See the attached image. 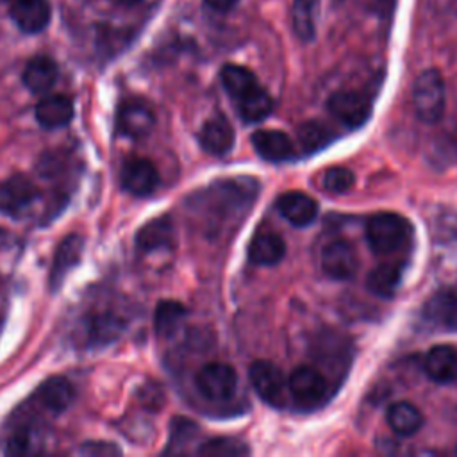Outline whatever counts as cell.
Listing matches in <instances>:
<instances>
[{
  "label": "cell",
  "instance_id": "obj_1",
  "mask_svg": "<svg viewBox=\"0 0 457 457\" xmlns=\"http://www.w3.org/2000/svg\"><path fill=\"white\" fill-rule=\"evenodd\" d=\"M259 193V182L248 177L214 182L195 198V207L202 212L207 230H225L237 227L252 209Z\"/></svg>",
  "mask_w": 457,
  "mask_h": 457
},
{
  "label": "cell",
  "instance_id": "obj_2",
  "mask_svg": "<svg viewBox=\"0 0 457 457\" xmlns=\"http://www.w3.org/2000/svg\"><path fill=\"white\" fill-rule=\"evenodd\" d=\"M411 232L409 221L398 212H377L366 221V241L377 255H389L400 250Z\"/></svg>",
  "mask_w": 457,
  "mask_h": 457
},
{
  "label": "cell",
  "instance_id": "obj_3",
  "mask_svg": "<svg viewBox=\"0 0 457 457\" xmlns=\"http://www.w3.org/2000/svg\"><path fill=\"white\" fill-rule=\"evenodd\" d=\"M412 105L421 121L436 123L441 120L446 105V89L437 70H425L418 75L412 86Z\"/></svg>",
  "mask_w": 457,
  "mask_h": 457
},
{
  "label": "cell",
  "instance_id": "obj_4",
  "mask_svg": "<svg viewBox=\"0 0 457 457\" xmlns=\"http://www.w3.org/2000/svg\"><path fill=\"white\" fill-rule=\"evenodd\" d=\"M198 393L211 402H225L237 389V373L230 364L207 362L195 375Z\"/></svg>",
  "mask_w": 457,
  "mask_h": 457
},
{
  "label": "cell",
  "instance_id": "obj_5",
  "mask_svg": "<svg viewBox=\"0 0 457 457\" xmlns=\"http://www.w3.org/2000/svg\"><path fill=\"white\" fill-rule=\"evenodd\" d=\"M248 377L253 391L262 402L271 407H284L289 391L287 378L277 364L270 361H255L248 370Z\"/></svg>",
  "mask_w": 457,
  "mask_h": 457
},
{
  "label": "cell",
  "instance_id": "obj_6",
  "mask_svg": "<svg viewBox=\"0 0 457 457\" xmlns=\"http://www.w3.org/2000/svg\"><path fill=\"white\" fill-rule=\"evenodd\" d=\"M291 396L303 407L320 405L328 395V382L321 371L312 366H298L287 378Z\"/></svg>",
  "mask_w": 457,
  "mask_h": 457
},
{
  "label": "cell",
  "instance_id": "obj_7",
  "mask_svg": "<svg viewBox=\"0 0 457 457\" xmlns=\"http://www.w3.org/2000/svg\"><path fill=\"white\" fill-rule=\"evenodd\" d=\"M321 270L336 280H348L357 273L359 257L353 245L346 239H332L320 252Z\"/></svg>",
  "mask_w": 457,
  "mask_h": 457
},
{
  "label": "cell",
  "instance_id": "obj_8",
  "mask_svg": "<svg viewBox=\"0 0 457 457\" xmlns=\"http://www.w3.org/2000/svg\"><path fill=\"white\" fill-rule=\"evenodd\" d=\"M37 196L36 186L25 175H12L0 186V211L20 218L32 209Z\"/></svg>",
  "mask_w": 457,
  "mask_h": 457
},
{
  "label": "cell",
  "instance_id": "obj_9",
  "mask_svg": "<svg viewBox=\"0 0 457 457\" xmlns=\"http://www.w3.org/2000/svg\"><path fill=\"white\" fill-rule=\"evenodd\" d=\"M328 111L348 129H357L366 123L371 107L364 95L352 89H341L330 95Z\"/></svg>",
  "mask_w": 457,
  "mask_h": 457
},
{
  "label": "cell",
  "instance_id": "obj_10",
  "mask_svg": "<svg viewBox=\"0 0 457 457\" xmlns=\"http://www.w3.org/2000/svg\"><path fill=\"white\" fill-rule=\"evenodd\" d=\"M155 116L152 107L143 100H127L120 105L116 114V127L129 137H145L152 132Z\"/></svg>",
  "mask_w": 457,
  "mask_h": 457
},
{
  "label": "cell",
  "instance_id": "obj_11",
  "mask_svg": "<svg viewBox=\"0 0 457 457\" xmlns=\"http://www.w3.org/2000/svg\"><path fill=\"white\" fill-rule=\"evenodd\" d=\"M252 145L255 152L270 162H280L287 161L295 155V143L293 139L275 129H261L252 134Z\"/></svg>",
  "mask_w": 457,
  "mask_h": 457
},
{
  "label": "cell",
  "instance_id": "obj_12",
  "mask_svg": "<svg viewBox=\"0 0 457 457\" xmlns=\"http://www.w3.org/2000/svg\"><path fill=\"white\" fill-rule=\"evenodd\" d=\"M121 184L136 196H148L159 186L157 168L146 159H132L121 170Z\"/></svg>",
  "mask_w": 457,
  "mask_h": 457
},
{
  "label": "cell",
  "instance_id": "obj_13",
  "mask_svg": "<svg viewBox=\"0 0 457 457\" xmlns=\"http://www.w3.org/2000/svg\"><path fill=\"white\" fill-rule=\"evenodd\" d=\"M278 212L295 227H307L318 216V204L303 191H286L277 198Z\"/></svg>",
  "mask_w": 457,
  "mask_h": 457
},
{
  "label": "cell",
  "instance_id": "obj_14",
  "mask_svg": "<svg viewBox=\"0 0 457 457\" xmlns=\"http://www.w3.org/2000/svg\"><path fill=\"white\" fill-rule=\"evenodd\" d=\"M425 318L445 330H457V286L439 289L425 305Z\"/></svg>",
  "mask_w": 457,
  "mask_h": 457
},
{
  "label": "cell",
  "instance_id": "obj_15",
  "mask_svg": "<svg viewBox=\"0 0 457 457\" xmlns=\"http://www.w3.org/2000/svg\"><path fill=\"white\" fill-rule=\"evenodd\" d=\"M198 139L205 152L212 155H225L234 146V129L223 114H214L202 125Z\"/></svg>",
  "mask_w": 457,
  "mask_h": 457
},
{
  "label": "cell",
  "instance_id": "obj_16",
  "mask_svg": "<svg viewBox=\"0 0 457 457\" xmlns=\"http://www.w3.org/2000/svg\"><path fill=\"white\" fill-rule=\"evenodd\" d=\"M11 18L27 34L41 32L50 21V4L46 0H12Z\"/></svg>",
  "mask_w": 457,
  "mask_h": 457
},
{
  "label": "cell",
  "instance_id": "obj_17",
  "mask_svg": "<svg viewBox=\"0 0 457 457\" xmlns=\"http://www.w3.org/2000/svg\"><path fill=\"white\" fill-rule=\"evenodd\" d=\"M173 243H175V228L168 214L150 220L146 225L139 228L136 236V246L143 252L171 248Z\"/></svg>",
  "mask_w": 457,
  "mask_h": 457
},
{
  "label": "cell",
  "instance_id": "obj_18",
  "mask_svg": "<svg viewBox=\"0 0 457 457\" xmlns=\"http://www.w3.org/2000/svg\"><path fill=\"white\" fill-rule=\"evenodd\" d=\"M425 373L437 384H450L457 378V350L448 345L432 346L423 361Z\"/></svg>",
  "mask_w": 457,
  "mask_h": 457
},
{
  "label": "cell",
  "instance_id": "obj_19",
  "mask_svg": "<svg viewBox=\"0 0 457 457\" xmlns=\"http://www.w3.org/2000/svg\"><path fill=\"white\" fill-rule=\"evenodd\" d=\"M82 250H84V239L79 234H71L62 239V243L59 245L57 252H55L54 264L50 270L52 289L59 287L62 284L64 277L70 273V270L79 264Z\"/></svg>",
  "mask_w": 457,
  "mask_h": 457
},
{
  "label": "cell",
  "instance_id": "obj_20",
  "mask_svg": "<svg viewBox=\"0 0 457 457\" xmlns=\"http://www.w3.org/2000/svg\"><path fill=\"white\" fill-rule=\"evenodd\" d=\"M73 102L66 95L43 96L36 105V120L45 129H59L71 121Z\"/></svg>",
  "mask_w": 457,
  "mask_h": 457
},
{
  "label": "cell",
  "instance_id": "obj_21",
  "mask_svg": "<svg viewBox=\"0 0 457 457\" xmlns=\"http://www.w3.org/2000/svg\"><path fill=\"white\" fill-rule=\"evenodd\" d=\"M286 255V243L275 232H257L248 246V259L257 266H273Z\"/></svg>",
  "mask_w": 457,
  "mask_h": 457
},
{
  "label": "cell",
  "instance_id": "obj_22",
  "mask_svg": "<svg viewBox=\"0 0 457 457\" xmlns=\"http://www.w3.org/2000/svg\"><path fill=\"white\" fill-rule=\"evenodd\" d=\"M59 77V70L54 59L46 55L32 57L23 70V84L36 95H43L52 89Z\"/></svg>",
  "mask_w": 457,
  "mask_h": 457
},
{
  "label": "cell",
  "instance_id": "obj_23",
  "mask_svg": "<svg viewBox=\"0 0 457 457\" xmlns=\"http://www.w3.org/2000/svg\"><path fill=\"white\" fill-rule=\"evenodd\" d=\"M36 400L43 405V409L59 414L71 403L73 387L64 377H50L37 387Z\"/></svg>",
  "mask_w": 457,
  "mask_h": 457
},
{
  "label": "cell",
  "instance_id": "obj_24",
  "mask_svg": "<svg viewBox=\"0 0 457 457\" xmlns=\"http://www.w3.org/2000/svg\"><path fill=\"white\" fill-rule=\"evenodd\" d=\"M403 275V266L400 262L395 261H387L382 262L378 266H375L368 277H366V286L368 289L380 298H391L402 280Z\"/></svg>",
  "mask_w": 457,
  "mask_h": 457
},
{
  "label": "cell",
  "instance_id": "obj_25",
  "mask_svg": "<svg viewBox=\"0 0 457 457\" xmlns=\"http://www.w3.org/2000/svg\"><path fill=\"white\" fill-rule=\"evenodd\" d=\"M386 421L393 432H396L398 436L409 437V436H414L421 428L423 414L414 403L402 400V402H395L393 405H389V409L386 412Z\"/></svg>",
  "mask_w": 457,
  "mask_h": 457
},
{
  "label": "cell",
  "instance_id": "obj_26",
  "mask_svg": "<svg viewBox=\"0 0 457 457\" xmlns=\"http://www.w3.org/2000/svg\"><path fill=\"white\" fill-rule=\"evenodd\" d=\"M234 104L237 107L241 120L246 123L262 121L273 109V98L261 84H257L248 93L239 96Z\"/></svg>",
  "mask_w": 457,
  "mask_h": 457
},
{
  "label": "cell",
  "instance_id": "obj_27",
  "mask_svg": "<svg viewBox=\"0 0 457 457\" xmlns=\"http://www.w3.org/2000/svg\"><path fill=\"white\" fill-rule=\"evenodd\" d=\"M320 0H293L291 25L302 41H311L316 34V12Z\"/></svg>",
  "mask_w": 457,
  "mask_h": 457
},
{
  "label": "cell",
  "instance_id": "obj_28",
  "mask_svg": "<svg viewBox=\"0 0 457 457\" xmlns=\"http://www.w3.org/2000/svg\"><path fill=\"white\" fill-rule=\"evenodd\" d=\"M220 79H221L225 91L228 93V96L234 102L259 84L257 77L248 68L239 66V64H230V62L221 68Z\"/></svg>",
  "mask_w": 457,
  "mask_h": 457
},
{
  "label": "cell",
  "instance_id": "obj_29",
  "mask_svg": "<svg viewBox=\"0 0 457 457\" xmlns=\"http://www.w3.org/2000/svg\"><path fill=\"white\" fill-rule=\"evenodd\" d=\"M186 314L187 312L182 303L173 302V300L161 302L157 305L155 316H154V327H155L157 336H161V337L173 336L180 328Z\"/></svg>",
  "mask_w": 457,
  "mask_h": 457
},
{
  "label": "cell",
  "instance_id": "obj_30",
  "mask_svg": "<svg viewBox=\"0 0 457 457\" xmlns=\"http://www.w3.org/2000/svg\"><path fill=\"white\" fill-rule=\"evenodd\" d=\"M296 136H298V143H300L302 150L307 154L321 150L332 139V134L327 129V125H323L321 121H316V120L302 123L296 130Z\"/></svg>",
  "mask_w": 457,
  "mask_h": 457
},
{
  "label": "cell",
  "instance_id": "obj_31",
  "mask_svg": "<svg viewBox=\"0 0 457 457\" xmlns=\"http://www.w3.org/2000/svg\"><path fill=\"white\" fill-rule=\"evenodd\" d=\"M196 452L200 455H211V457H237V455H246L250 450L245 443L234 437H214L205 441Z\"/></svg>",
  "mask_w": 457,
  "mask_h": 457
},
{
  "label": "cell",
  "instance_id": "obj_32",
  "mask_svg": "<svg viewBox=\"0 0 457 457\" xmlns=\"http://www.w3.org/2000/svg\"><path fill=\"white\" fill-rule=\"evenodd\" d=\"M353 184H355L353 171L343 166H332L323 175V187L328 193H336V195L346 193L353 187Z\"/></svg>",
  "mask_w": 457,
  "mask_h": 457
},
{
  "label": "cell",
  "instance_id": "obj_33",
  "mask_svg": "<svg viewBox=\"0 0 457 457\" xmlns=\"http://www.w3.org/2000/svg\"><path fill=\"white\" fill-rule=\"evenodd\" d=\"M37 445L39 443H36V430L32 427L25 425V427H18L11 434L5 452L7 453H34V452L41 450Z\"/></svg>",
  "mask_w": 457,
  "mask_h": 457
},
{
  "label": "cell",
  "instance_id": "obj_34",
  "mask_svg": "<svg viewBox=\"0 0 457 457\" xmlns=\"http://www.w3.org/2000/svg\"><path fill=\"white\" fill-rule=\"evenodd\" d=\"M198 434V428L189 420H175L171 425V437L166 452H184L186 445H189Z\"/></svg>",
  "mask_w": 457,
  "mask_h": 457
},
{
  "label": "cell",
  "instance_id": "obj_35",
  "mask_svg": "<svg viewBox=\"0 0 457 457\" xmlns=\"http://www.w3.org/2000/svg\"><path fill=\"white\" fill-rule=\"evenodd\" d=\"M82 453H87V455H112V453H120L121 450L112 445V443H107V441H93V443H86L82 448H80Z\"/></svg>",
  "mask_w": 457,
  "mask_h": 457
},
{
  "label": "cell",
  "instance_id": "obj_36",
  "mask_svg": "<svg viewBox=\"0 0 457 457\" xmlns=\"http://www.w3.org/2000/svg\"><path fill=\"white\" fill-rule=\"evenodd\" d=\"M211 9H214V11H218V12H225V11H228V9H232L236 4H237V0H204Z\"/></svg>",
  "mask_w": 457,
  "mask_h": 457
},
{
  "label": "cell",
  "instance_id": "obj_37",
  "mask_svg": "<svg viewBox=\"0 0 457 457\" xmlns=\"http://www.w3.org/2000/svg\"><path fill=\"white\" fill-rule=\"evenodd\" d=\"M116 5H121V7H132L136 4H139L141 0H112Z\"/></svg>",
  "mask_w": 457,
  "mask_h": 457
}]
</instances>
